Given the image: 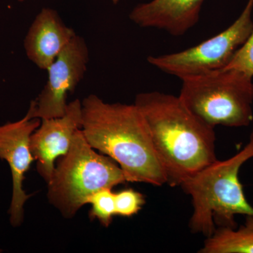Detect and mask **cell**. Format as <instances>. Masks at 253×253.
Returning a JSON list of instances; mask_svg holds the SVG:
<instances>
[{
    "label": "cell",
    "instance_id": "17",
    "mask_svg": "<svg viewBox=\"0 0 253 253\" xmlns=\"http://www.w3.org/2000/svg\"><path fill=\"white\" fill-rule=\"evenodd\" d=\"M2 252V250H0V253Z\"/></svg>",
    "mask_w": 253,
    "mask_h": 253
},
{
    "label": "cell",
    "instance_id": "12",
    "mask_svg": "<svg viewBox=\"0 0 253 253\" xmlns=\"http://www.w3.org/2000/svg\"><path fill=\"white\" fill-rule=\"evenodd\" d=\"M199 253H253V216H246L239 228H217Z\"/></svg>",
    "mask_w": 253,
    "mask_h": 253
},
{
    "label": "cell",
    "instance_id": "9",
    "mask_svg": "<svg viewBox=\"0 0 253 253\" xmlns=\"http://www.w3.org/2000/svg\"><path fill=\"white\" fill-rule=\"evenodd\" d=\"M82 121V101L76 99L68 103L63 116L41 120L32 134L30 146L37 171L46 184L54 174L56 161L69 151Z\"/></svg>",
    "mask_w": 253,
    "mask_h": 253
},
{
    "label": "cell",
    "instance_id": "1",
    "mask_svg": "<svg viewBox=\"0 0 253 253\" xmlns=\"http://www.w3.org/2000/svg\"><path fill=\"white\" fill-rule=\"evenodd\" d=\"M134 104L146 121L168 184L180 186L217 161L214 128L191 112L179 96L148 91L136 95Z\"/></svg>",
    "mask_w": 253,
    "mask_h": 253
},
{
    "label": "cell",
    "instance_id": "2",
    "mask_svg": "<svg viewBox=\"0 0 253 253\" xmlns=\"http://www.w3.org/2000/svg\"><path fill=\"white\" fill-rule=\"evenodd\" d=\"M82 114L81 129L88 144L117 163L126 181L154 186L168 182L135 105L111 104L90 94L82 101Z\"/></svg>",
    "mask_w": 253,
    "mask_h": 253
},
{
    "label": "cell",
    "instance_id": "3",
    "mask_svg": "<svg viewBox=\"0 0 253 253\" xmlns=\"http://www.w3.org/2000/svg\"><path fill=\"white\" fill-rule=\"evenodd\" d=\"M253 158V130L244 149L224 161H214L181 184L192 199L194 212L189 228L210 237L218 228H236L235 216H253V207L245 196L239 171Z\"/></svg>",
    "mask_w": 253,
    "mask_h": 253
},
{
    "label": "cell",
    "instance_id": "8",
    "mask_svg": "<svg viewBox=\"0 0 253 253\" xmlns=\"http://www.w3.org/2000/svg\"><path fill=\"white\" fill-rule=\"evenodd\" d=\"M41 123V119L32 117L28 109L21 119L0 125V161L8 163L12 177V195L8 214L10 224L14 228L23 224L25 204L33 196L25 191L23 181L35 161L30 146L31 135Z\"/></svg>",
    "mask_w": 253,
    "mask_h": 253
},
{
    "label": "cell",
    "instance_id": "14",
    "mask_svg": "<svg viewBox=\"0 0 253 253\" xmlns=\"http://www.w3.org/2000/svg\"><path fill=\"white\" fill-rule=\"evenodd\" d=\"M146 201L142 194L129 189L115 193L116 214L123 217H130L137 214Z\"/></svg>",
    "mask_w": 253,
    "mask_h": 253
},
{
    "label": "cell",
    "instance_id": "15",
    "mask_svg": "<svg viewBox=\"0 0 253 253\" xmlns=\"http://www.w3.org/2000/svg\"><path fill=\"white\" fill-rule=\"evenodd\" d=\"M234 68L253 77V30L244 45L236 51L234 57L224 69Z\"/></svg>",
    "mask_w": 253,
    "mask_h": 253
},
{
    "label": "cell",
    "instance_id": "13",
    "mask_svg": "<svg viewBox=\"0 0 253 253\" xmlns=\"http://www.w3.org/2000/svg\"><path fill=\"white\" fill-rule=\"evenodd\" d=\"M91 205L89 217L91 219L99 221L104 227H109L116 216L115 193L112 189L106 188L94 193L88 201Z\"/></svg>",
    "mask_w": 253,
    "mask_h": 253
},
{
    "label": "cell",
    "instance_id": "6",
    "mask_svg": "<svg viewBox=\"0 0 253 253\" xmlns=\"http://www.w3.org/2000/svg\"><path fill=\"white\" fill-rule=\"evenodd\" d=\"M253 11V0H248L237 19L219 34L184 51L149 56L148 62L181 80L224 69L252 33Z\"/></svg>",
    "mask_w": 253,
    "mask_h": 253
},
{
    "label": "cell",
    "instance_id": "10",
    "mask_svg": "<svg viewBox=\"0 0 253 253\" xmlns=\"http://www.w3.org/2000/svg\"><path fill=\"white\" fill-rule=\"evenodd\" d=\"M206 0H151L134 6L129 19L141 28H157L171 36H184L200 18Z\"/></svg>",
    "mask_w": 253,
    "mask_h": 253
},
{
    "label": "cell",
    "instance_id": "11",
    "mask_svg": "<svg viewBox=\"0 0 253 253\" xmlns=\"http://www.w3.org/2000/svg\"><path fill=\"white\" fill-rule=\"evenodd\" d=\"M76 35L63 23L56 10L43 8L25 37L26 56L37 67L46 71Z\"/></svg>",
    "mask_w": 253,
    "mask_h": 253
},
{
    "label": "cell",
    "instance_id": "16",
    "mask_svg": "<svg viewBox=\"0 0 253 253\" xmlns=\"http://www.w3.org/2000/svg\"><path fill=\"white\" fill-rule=\"evenodd\" d=\"M18 1H21V2H23V1H26V0H18ZM111 1L114 4H117L118 2H119L121 0H111Z\"/></svg>",
    "mask_w": 253,
    "mask_h": 253
},
{
    "label": "cell",
    "instance_id": "7",
    "mask_svg": "<svg viewBox=\"0 0 253 253\" xmlns=\"http://www.w3.org/2000/svg\"><path fill=\"white\" fill-rule=\"evenodd\" d=\"M89 60L85 41L76 35L46 70L45 85L28 109L32 117L44 120L63 116L68 95L73 94L84 78Z\"/></svg>",
    "mask_w": 253,
    "mask_h": 253
},
{
    "label": "cell",
    "instance_id": "4",
    "mask_svg": "<svg viewBox=\"0 0 253 253\" xmlns=\"http://www.w3.org/2000/svg\"><path fill=\"white\" fill-rule=\"evenodd\" d=\"M126 182L117 163L99 154L78 129L67 154L58 159L47 183V199L63 217H74L91 196L99 190Z\"/></svg>",
    "mask_w": 253,
    "mask_h": 253
},
{
    "label": "cell",
    "instance_id": "5",
    "mask_svg": "<svg viewBox=\"0 0 253 253\" xmlns=\"http://www.w3.org/2000/svg\"><path fill=\"white\" fill-rule=\"evenodd\" d=\"M253 78L234 68L184 78L179 97L212 127L248 126L253 121Z\"/></svg>",
    "mask_w": 253,
    "mask_h": 253
}]
</instances>
